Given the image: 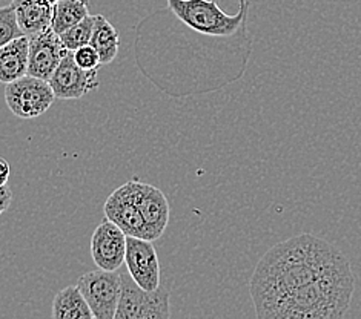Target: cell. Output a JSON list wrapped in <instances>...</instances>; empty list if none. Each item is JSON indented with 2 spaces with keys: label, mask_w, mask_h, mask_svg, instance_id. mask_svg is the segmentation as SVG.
<instances>
[{
  "label": "cell",
  "mask_w": 361,
  "mask_h": 319,
  "mask_svg": "<svg viewBox=\"0 0 361 319\" xmlns=\"http://www.w3.org/2000/svg\"><path fill=\"white\" fill-rule=\"evenodd\" d=\"M49 2H51V4H53V5H56V4L59 2V0H49Z\"/></svg>",
  "instance_id": "cell-22"
},
{
  "label": "cell",
  "mask_w": 361,
  "mask_h": 319,
  "mask_svg": "<svg viewBox=\"0 0 361 319\" xmlns=\"http://www.w3.org/2000/svg\"><path fill=\"white\" fill-rule=\"evenodd\" d=\"M53 319H94V315L77 286H68L60 290L51 307Z\"/></svg>",
  "instance_id": "cell-14"
},
{
  "label": "cell",
  "mask_w": 361,
  "mask_h": 319,
  "mask_svg": "<svg viewBox=\"0 0 361 319\" xmlns=\"http://www.w3.org/2000/svg\"><path fill=\"white\" fill-rule=\"evenodd\" d=\"M125 264L139 287L154 292L160 287V263L152 241L126 237Z\"/></svg>",
  "instance_id": "cell-7"
},
{
  "label": "cell",
  "mask_w": 361,
  "mask_h": 319,
  "mask_svg": "<svg viewBox=\"0 0 361 319\" xmlns=\"http://www.w3.org/2000/svg\"><path fill=\"white\" fill-rule=\"evenodd\" d=\"M73 56H74L75 63L79 65L82 70H85V71H99L100 70L102 62H100L99 53L91 45H85L79 49L73 51Z\"/></svg>",
  "instance_id": "cell-19"
},
{
  "label": "cell",
  "mask_w": 361,
  "mask_h": 319,
  "mask_svg": "<svg viewBox=\"0 0 361 319\" xmlns=\"http://www.w3.org/2000/svg\"><path fill=\"white\" fill-rule=\"evenodd\" d=\"M126 235L108 218L96 227L91 238V256L97 269L114 272L125 263Z\"/></svg>",
  "instance_id": "cell-11"
},
{
  "label": "cell",
  "mask_w": 361,
  "mask_h": 319,
  "mask_svg": "<svg viewBox=\"0 0 361 319\" xmlns=\"http://www.w3.org/2000/svg\"><path fill=\"white\" fill-rule=\"evenodd\" d=\"M13 201V192L8 186H0V215H2Z\"/></svg>",
  "instance_id": "cell-20"
},
{
  "label": "cell",
  "mask_w": 361,
  "mask_h": 319,
  "mask_svg": "<svg viewBox=\"0 0 361 319\" xmlns=\"http://www.w3.org/2000/svg\"><path fill=\"white\" fill-rule=\"evenodd\" d=\"M247 0H238V11L229 15L216 0H168V10L176 19L202 36L217 39L249 37Z\"/></svg>",
  "instance_id": "cell-2"
},
{
  "label": "cell",
  "mask_w": 361,
  "mask_h": 319,
  "mask_svg": "<svg viewBox=\"0 0 361 319\" xmlns=\"http://www.w3.org/2000/svg\"><path fill=\"white\" fill-rule=\"evenodd\" d=\"M30 39L17 37L0 48V83L8 85L28 75Z\"/></svg>",
  "instance_id": "cell-13"
},
{
  "label": "cell",
  "mask_w": 361,
  "mask_h": 319,
  "mask_svg": "<svg viewBox=\"0 0 361 319\" xmlns=\"http://www.w3.org/2000/svg\"><path fill=\"white\" fill-rule=\"evenodd\" d=\"M56 96L48 82L25 75L5 88L6 106L16 117L31 120L44 115L53 106Z\"/></svg>",
  "instance_id": "cell-5"
},
{
  "label": "cell",
  "mask_w": 361,
  "mask_h": 319,
  "mask_svg": "<svg viewBox=\"0 0 361 319\" xmlns=\"http://www.w3.org/2000/svg\"><path fill=\"white\" fill-rule=\"evenodd\" d=\"M354 292L348 256L312 234L272 246L249 282L257 319H343Z\"/></svg>",
  "instance_id": "cell-1"
},
{
  "label": "cell",
  "mask_w": 361,
  "mask_h": 319,
  "mask_svg": "<svg viewBox=\"0 0 361 319\" xmlns=\"http://www.w3.org/2000/svg\"><path fill=\"white\" fill-rule=\"evenodd\" d=\"M94 319H96V318H94Z\"/></svg>",
  "instance_id": "cell-23"
},
{
  "label": "cell",
  "mask_w": 361,
  "mask_h": 319,
  "mask_svg": "<svg viewBox=\"0 0 361 319\" xmlns=\"http://www.w3.org/2000/svg\"><path fill=\"white\" fill-rule=\"evenodd\" d=\"M94 22H96V15H88L85 17L82 22L74 25L73 28L60 34V40H62V45L68 51H75L85 45H90V40L92 36L94 30Z\"/></svg>",
  "instance_id": "cell-17"
},
{
  "label": "cell",
  "mask_w": 361,
  "mask_h": 319,
  "mask_svg": "<svg viewBox=\"0 0 361 319\" xmlns=\"http://www.w3.org/2000/svg\"><path fill=\"white\" fill-rule=\"evenodd\" d=\"M11 168L10 163H8L4 157H0V186H6L8 180H10Z\"/></svg>",
  "instance_id": "cell-21"
},
{
  "label": "cell",
  "mask_w": 361,
  "mask_h": 319,
  "mask_svg": "<svg viewBox=\"0 0 361 319\" xmlns=\"http://www.w3.org/2000/svg\"><path fill=\"white\" fill-rule=\"evenodd\" d=\"M30 56H28V75L49 82L57 66L68 53L62 45L59 34L48 27L34 36H30Z\"/></svg>",
  "instance_id": "cell-10"
},
{
  "label": "cell",
  "mask_w": 361,
  "mask_h": 319,
  "mask_svg": "<svg viewBox=\"0 0 361 319\" xmlns=\"http://www.w3.org/2000/svg\"><path fill=\"white\" fill-rule=\"evenodd\" d=\"M90 15V2L88 0H59L54 5L53 20L51 28L56 34H62L73 28L74 25L82 22L85 17Z\"/></svg>",
  "instance_id": "cell-16"
},
{
  "label": "cell",
  "mask_w": 361,
  "mask_h": 319,
  "mask_svg": "<svg viewBox=\"0 0 361 319\" xmlns=\"http://www.w3.org/2000/svg\"><path fill=\"white\" fill-rule=\"evenodd\" d=\"M23 36H34L51 27L54 5L49 0H11Z\"/></svg>",
  "instance_id": "cell-12"
},
{
  "label": "cell",
  "mask_w": 361,
  "mask_h": 319,
  "mask_svg": "<svg viewBox=\"0 0 361 319\" xmlns=\"http://www.w3.org/2000/svg\"><path fill=\"white\" fill-rule=\"evenodd\" d=\"M22 36L23 32L19 28V23H17L14 6H0V48Z\"/></svg>",
  "instance_id": "cell-18"
},
{
  "label": "cell",
  "mask_w": 361,
  "mask_h": 319,
  "mask_svg": "<svg viewBox=\"0 0 361 319\" xmlns=\"http://www.w3.org/2000/svg\"><path fill=\"white\" fill-rule=\"evenodd\" d=\"M77 287L96 319H114L122 295V275L118 270H92L77 280Z\"/></svg>",
  "instance_id": "cell-4"
},
{
  "label": "cell",
  "mask_w": 361,
  "mask_h": 319,
  "mask_svg": "<svg viewBox=\"0 0 361 319\" xmlns=\"http://www.w3.org/2000/svg\"><path fill=\"white\" fill-rule=\"evenodd\" d=\"M90 45L99 53L102 65L113 63L118 54V32L114 25H111V22H108L103 15H96Z\"/></svg>",
  "instance_id": "cell-15"
},
{
  "label": "cell",
  "mask_w": 361,
  "mask_h": 319,
  "mask_svg": "<svg viewBox=\"0 0 361 319\" xmlns=\"http://www.w3.org/2000/svg\"><path fill=\"white\" fill-rule=\"evenodd\" d=\"M103 212H105V218L122 229L126 237L148 239L143 217L134 201L131 181H126L108 196Z\"/></svg>",
  "instance_id": "cell-9"
},
{
  "label": "cell",
  "mask_w": 361,
  "mask_h": 319,
  "mask_svg": "<svg viewBox=\"0 0 361 319\" xmlns=\"http://www.w3.org/2000/svg\"><path fill=\"white\" fill-rule=\"evenodd\" d=\"M131 186L134 201L148 232V241H156L165 234L169 224L171 208L168 198L156 186L142 183L139 180H131Z\"/></svg>",
  "instance_id": "cell-8"
},
{
  "label": "cell",
  "mask_w": 361,
  "mask_h": 319,
  "mask_svg": "<svg viewBox=\"0 0 361 319\" xmlns=\"http://www.w3.org/2000/svg\"><path fill=\"white\" fill-rule=\"evenodd\" d=\"M99 71H85L75 63L73 51H68L62 62L51 75L49 86L56 99L79 100L99 88Z\"/></svg>",
  "instance_id": "cell-6"
},
{
  "label": "cell",
  "mask_w": 361,
  "mask_h": 319,
  "mask_svg": "<svg viewBox=\"0 0 361 319\" xmlns=\"http://www.w3.org/2000/svg\"><path fill=\"white\" fill-rule=\"evenodd\" d=\"M122 275V295L118 299L114 319H169V290L159 287L154 292L139 287L131 275L120 272Z\"/></svg>",
  "instance_id": "cell-3"
}]
</instances>
